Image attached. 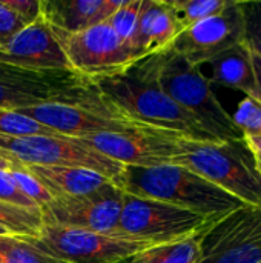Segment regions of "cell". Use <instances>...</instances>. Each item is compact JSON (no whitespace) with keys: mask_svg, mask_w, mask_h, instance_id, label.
<instances>
[{"mask_svg":"<svg viewBox=\"0 0 261 263\" xmlns=\"http://www.w3.org/2000/svg\"><path fill=\"white\" fill-rule=\"evenodd\" d=\"M212 66V79L209 83H218L228 88L238 89L246 94V97H255L257 85L252 66L251 51L238 43L228 51L218 54L209 62Z\"/></svg>","mask_w":261,"mask_h":263,"instance_id":"d6986e66","label":"cell"},{"mask_svg":"<svg viewBox=\"0 0 261 263\" xmlns=\"http://www.w3.org/2000/svg\"><path fill=\"white\" fill-rule=\"evenodd\" d=\"M43 227L40 208H23L0 200V228L8 234L34 237Z\"/></svg>","mask_w":261,"mask_h":263,"instance_id":"44dd1931","label":"cell"},{"mask_svg":"<svg viewBox=\"0 0 261 263\" xmlns=\"http://www.w3.org/2000/svg\"><path fill=\"white\" fill-rule=\"evenodd\" d=\"M243 137H261V103L254 97H245L232 116Z\"/></svg>","mask_w":261,"mask_h":263,"instance_id":"4316f807","label":"cell"},{"mask_svg":"<svg viewBox=\"0 0 261 263\" xmlns=\"http://www.w3.org/2000/svg\"><path fill=\"white\" fill-rule=\"evenodd\" d=\"M243 9V40L251 54L261 59V2H240Z\"/></svg>","mask_w":261,"mask_h":263,"instance_id":"484cf974","label":"cell"},{"mask_svg":"<svg viewBox=\"0 0 261 263\" xmlns=\"http://www.w3.org/2000/svg\"><path fill=\"white\" fill-rule=\"evenodd\" d=\"M231 0H168L172 8L180 31L222 12Z\"/></svg>","mask_w":261,"mask_h":263,"instance_id":"603a6c76","label":"cell"},{"mask_svg":"<svg viewBox=\"0 0 261 263\" xmlns=\"http://www.w3.org/2000/svg\"><path fill=\"white\" fill-rule=\"evenodd\" d=\"M0 200L17 205V206H23V208H38L34 202H31L17 190L8 171L5 170H0Z\"/></svg>","mask_w":261,"mask_h":263,"instance_id":"f1b7e54d","label":"cell"},{"mask_svg":"<svg viewBox=\"0 0 261 263\" xmlns=\"http://www.w3.org/2000/svg\"><path fill=\"white\" fill-rule=\"evenodd\" d=\"M171 165L189 170L245 205L261 206V177L245 140L208 142L182 136Z\"/></svg>","mask_w":261,"mask_h":263,"instance_id":"3957f363","label":"cell"},{"mask_svg":"<svg viewBox=\"0 0 261 263\" xmlns=\"http://www.w3.org/2000/svg\"><path fill=\"white\" fill-rule=\"evenodd\" d=\"M208 231L183 240L149 247L122 263H197L202 254L203 239Z\"/></svg>","mask_w":261,"mask_h":263,"instance_id":"ffe728a7","label":"cell"},{"mask_svg":"<svg viewBox=\"0 0 261 263\" xmlns=\"http://www.w3.org/2000/svg\"><path fill=\"white\" fill-rule=\"evenodd\" d=\"M252 156H254V160H255V166H257V171L261 177V154L257 151H252Z\"/></svg>","mask_w":261,"mask_h":263,"instance_id":"e575fe53","label":"cell"},{"mask_svg":"<svg viewBox=\"0 0 261 263\" xmlns=\"http://www.w3.org/2000/svg\"><path fill=\"white\" fill-rule=\"evenodd\" d=\"M54 32L71 69L89 82L117 76L138 60L134 49L114 32L108 22L74 34Z\"/></svg>","mask_w":261,"mask_h":263,"instance_id":"30bf717a","label":"cell"},{"mask_svg":"<svg viewBox=\"0 0 261 263\" xmlns=\"http://www.w3.org/2000/svg\"><path fill=\"white\" fill-rule=\"evenodd\" d=\"M117 186L126 194L154 199L208 217H223L246 206L223 188L177 165L125 166Z\"/></svg>","mask_w":261,"mask_h":263,"instance_id":"7a4b0ae2","label":"cell"},{"mask_svg":"<svg viewBox=\"0 0 261 263\" xmlns=\"http://www.w3.org/2000/svg\"><path fill=\"white\" fill-rule=\"evenodd\" d=\"M40 15L57 32L74 34L106 22L123 0H38Z\"/></svg>","mask_w":261,"mask_h":263,"instance_id":"2e32d148","label":"cell"},{"mask_svg":"<svg viewBox=\"0 0 261 263\" xmlns=\"http://www.w3.org/2000/svg\"><path fill=\"white\" fill-rule=\"evenodd\" d=\"M9 9H12L26 25L40 17V2L38 0H5Z\"/></svg>","mask_w":261,"mask_h":263,"instance_id":"4dcf8cb0","label":"cell"},{"mask_svg":"<svg viewBox=\"0 0 261 263\" xmlns=\"http://www.w3.org/2000/svg\"><path fill=\"white\" fill-rule=\"evenodd\" d=\"M23 116L52 129L54 133L83 139L100 133H117L142 126L122 114L97 89L89 99L78 103H42L18 109Z\"/></svg>","mask_w":261,"mask_h":263,"instance_id":"9c48e42d","label":"cell"},{"mask_svg":"<svg viewBox=\"0 0 261 263\" xmlns=\"http://www.w3.org/2000/svg\"><path fill=\"white\" fill-rule=\"evenodd\" d=\"M52 196H83L111 182L103 174L80 166H25Z\"/></svg>","mask_w":261,"mask_h":263,"instance_id":"ac0fdd59","label":"cell"},{"mask_svg":"<svg viewBox=\"0 0 261 263\" xmlns=\"http://www.w3.org/2000/svg\"><path fill=\"white\" fill-rule=\"evenodd\" d=\"M0 136L25 137V136H60L52 129L37 123L18 111L0 109Z\"/></svg>","mask_w":261,"mask_h":263,"instance_id":"cb8c5ba5","label":"cell"},{"mask_svg":"<svg viewBox=\"0 0 261 263\" xmlns=\"http://www.w3.org/2000/svg\"><path fill=\"white\" fill-rule=\"evenodd\" d=\"M8 174L12 179V182L17 186V190L25 197H28L31 202H34L38 208L46 205L52 199V196L38 182V179L34 177L25 166L23 168H12V170L8 171Z\"/></svg>","mask_w":261,"mask_h":263,"instance_id":"83f0119b","label":"cell"},{"mask_svg":"<svg viewBox=\"0 0 261 263\" xmlns=\"http://www.w3.org/2000/svg\"><path fill=\"white\" fill-rule=\"evenodd\" d=\"M197 263H261V206H243L212 227Z\"/></svg>","mask_w":261,"mask_h":263,"instance_id":"4fadbf2b","label":"cell"},{"mask_svg":"<svg viewBox=\"0 0 261 263\" xmlns=\"http://www.w3.org/2000/svg\"><path fill=\"white\" fill-rule=\"evenodd\" d=\"M143 0H123L122 6L106 20L114 32L132 48V39L137 31V23Z\"/></svg>","mask_w":261,"mask_h":263,"instance_id":"d4e9b609","label":"cell"},{"mask_svg":"<svg viewBox=\"0 0 261 263\" xmlns=\"http://www.w3.org/2000/svg\"><path fill=\"white\" fill-rule=\"evenodd\" d=\"M183 134L148 125L117 133H100L78 139L102 156L123 166H160L171 165Z\"/></svg>","mask_w":261,"mask_h":263,"instance_id":"7c38bea8","label":"cell"},{"mask_svg":"<svg viewBox=\"0 0 261 263\" xmlns=\"http://www.w3.org/2000/svg\"><path fill=\"white\" fill-rule=\"evenodd\" d=\"M2 234H8V233H6V231H5L3 228H0V236H2Z\"/></svg>","mask_w":261,"mask_h":263,"instance_id":"d590c367","label":"cell"},{"mask_svg":"<svg viewBox=\"0 0 261 263\" xmlns=\"http://www.w3.org/2000/svg\"><path fill=\"white\" fill-rule=\"evenodd\" d=\"M175 14L168 0H143L132 39V49L137 59L165 52L180 34Z\"/></svg>","mask_w":261,"mask_h":263,"instance_id":"e0dca14e","label":"cell"},{"mask_svg":"<svg viewBox=\"0 0 261 263\" xmlns=\"http://www.w3.org/2000/svg\"><path fill=\"white\" fill-rule=\"evenodd\" d=\"M123 208V191L112 182L83 196H57L40 206L43 225L88 230L102 234H118ZM125 237V236H123Z\"/></svg>","mask_w":261,"mask_h":263,"instance_id":"8fae6325","label":"cell"},{"mask_svg":"<svg viewBox=\"0 0 261 263\" xmlns=\"http://www.w3.org/2000/svg\"><path fill=\"white\" fill-rule=\"evenodd\" d=\"M0 263H66L55 259L37 247L26 237L2 234L0 236Z\"/></svg>","mask_w":261,"mask_h":263,"instance_id":"7402d4cb","label":"cell"},{"mask_svg":"<svg viewBox=\"0 0 261 263\" xmlns=\"http://www.w3.org/2000/svg\"><path fill=\"white\" fill-rule=\"evenodd\" d=\"M252 55V66H254V74H255V85H257V92H255V97L258 102L261 103V59L251 54Z\"/></svg>","mask_w":261,"mask_h":263,"instance_id":"1f68e13d","label":"cell"},{"mask_svg":"<svg viewBox=\"0 0 261 263\" xmlns=\"http://www.w3.org/2000/svg\"><path fill=\"white\" fill-rule=\"evenodd\" d=\"M158 80L165 92L194 116L212 137L220 142L243 140V134L212 92L209 79L202 74L200 66L166 49L160 54Z\"/></svg>","mask_w":261,"mask_h":263,"instance_id":"277c9868","label":"cell"},{"mask_svg":"<svg viewBox=\"0 0 261 263\" xmlns=\"http://www.w3.org/2000/svg\"><path fill=\"white\" fill-rule=\"evenodd\" d=\"M0 157L17 168L23 166H80L97 171L114 185L123 173V165L94 151L78 139L63 136H0Z\"/></svg>","mask_w":261,"mask_h":263,"instance_id":"8992f818","label":"cell"},{"mask_svg":"<svg viewBox=\"0 0 261 263\" xmlns=\"http://www.w3.org/2000/svg\"><path fill=\"white\" fill-rule=\"evenodd\" d=\"M243 29L242 3L231 0L222 12L182 31L169 49L185 57L191 65L202 66L218 54L242 43Z\"/></svg>","mask_w":261,"mask_h":263,"instance_id":"5bb4252c","label":"cell"},{"mask_svg":"<svg viewBox=\"0 0 261 263\" xmlns=\"http://www.w3.org/2000/svg\"><path fill=\"white\" fill-rule=\"evenodd\" d=\"M26 239L40 251L66 263H122L154 247L123 236L55 225H43L34 237Z\"/></svg>","mask_w":261,"mask_h":263,"instance_id":"ba28073f","label":"cell"},{"mask_svg":"<svg viewBox=\"0 0 261 263\" xmlns=\"http://www.w3.org/2000/svg\"><path fill=\"white\" fill-rule=\"evenodd\" d=\"M243 140L251 151H257L261 154V137H243Z\"/></svg>","mask_w":261,"mask_h":263,"instance_id":"d6a6232c","label":"cell"},{"mask_svg":"<svg viewBox=\"0 0 261 263\" xmlns=\"http://www.w3.org/2000/svg\"><path fill=\"white\" fill-rule=\"evenodd\" d=\"M160 54L143 57L123 72L92 83L111 105L137 123L175 131L195 140L220 142L165 92L158 80Z\"/></svg>","mask_w":261,"mask_h":263,"instance_id":"6da1fadb","label":"cell"},{"mask_svg":"<svg viewBox=\"0 0 261 263\" xmlns=\"http://www.w3.org/2000/svg\"><path fill=\"white\" fill-rule=\"evenodd\" d=\"M225 217H208L165 202L123 193L118 234L162 245L208 231Z\"/></svg>","mask_w":261,"mask_h":263,"instance_id":"5b68a950","label":"cell"},{"mask_svg":"<svg viewBox=\"0 0 261 263\" xmlns=\"http://www.w3.org/2000/svg\"><path fill=\"white\" fill-rule=\"evenodd\" d=\"M95 92V85L74 71H31L0 63V109L78 103Z\"/></svg>","mask_w":261,"mask_h":263,"instance_id":"52a82bcc","label":"cell"},{"mask_svg":"<svg viewBox=\"0 0 261 263\" xmlns=\"http://www.w3.org/2000/svg\"><path fill=\"white\" fill-rule=\"evenodd\" d=\"M0 63L31 71H72L57 34L42 15L0 45Z\"/></svg>","mask_w":261,"mask_h":263,"instance_id":"9a60e30c","label":"cell"},{"mask_svg":"<svg viewBox=\"0 0 261 263\" xmlns=\"http://www.w3.org/2000/svg\"><path fill=\"white\" fill-rule=\"evenodd\" d=\"M12 168H17L15 165H12L11 162H8L6 159H3V157H0V170H5V171H9V170H12Z\"/></svg>","mask_w":261,"mask_h":263,"instance_id":"836d02e7","label":"cell"},{"mask_svg":"<svg viewBox=\"0 0 261 263\" xmlns=\"http://www.w3.org/2000/svg\"><path fill=\"white\" fill-rule=\"evenodd\" d=\"M23 26H26V23L8 8L5 0H0V45H5Z\"/></svg>","mask_w":261,"mask_h":263,"instance_id":"f546056e","label":"cell"}]
</instances>
